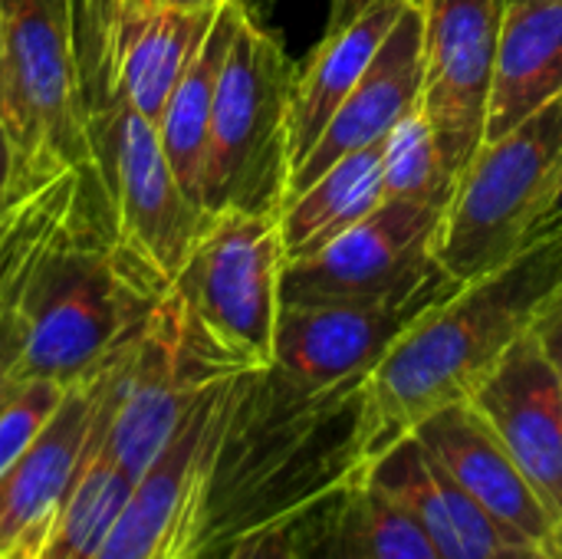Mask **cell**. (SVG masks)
I'll use <instances>...</instances> for the list:
<instances>
[{"instance_id":"cell-1","label":"cell","mask_w":562,"mask_h":559,"mask_svg":"<svg viewBox=\"0 0 562 559\" xmlns=\"http://www.w3.org/2000/svg\"><path fill=\"white\" fill-rule=\"evenodd\" d=\"M362 385L366 379L306 392L270 366L234 379L207 484L201 557L257 527L303 521L362 478L369 465Z\"/></svg>"},{"instance_id":"cell-2","label":"cell","mask_w":562,"mask_h":559,"mask_svg":"<svg viewBox=\"0 0 562 559\" xmlns=\"http://www.w3.org/2000/svg\"><path fill=\"white\" fill-rule=\"evenodd\" d=\"M560 290L562 234L550 231L425 310L366 376L369 461L431 415L471 402L497 362L537 329Z\"/></svg>"},{"instance_id":"cell-3","label":"cell","mask_w":562,"mask_h":559,"mask_svg":"<svg viewBox=\"0 0 562 559\" xmlns=\"http://www.w3.org/2000/svg\"><path fill=\"white\" fill-rule=\"evenodd\" d=\"M99 204L86 198L16 280V382L46 379L69 389L95 376L168 293L119 247L95 217H105Z\"/></svg>"},{"instance_id":"cell-4","label":"cell","mask_w":562,"mask_h":559,"mask_svg":"<svg viewBox=\"0 0 562 559\" xmlns=\"http://www.w3.org/2000/svg\"><path fill=\"white\" fill-rule=\"evenodd\" d=\"M562 185V96L501 138L481 142L441 214L435 257L454 283L507 264L537 241Z\"/></svg>"},{"instance_id":"cell-5","label":"cell","mask_w":562,"mask_h":559,"mask_svg":"<svg viewBox=\"0 0 562 559\" xmlns=\"http://www.w3.org/2000/svg\"><path fill=\"white\" fill-rule=\"evenodd\" d=\"M296 63L250 10L227 49L207 128L198 201L217 211H280L290 185V92Z\"/></svg>"},{"instance_id":"cell-6","label":"cell","mask_w":562,"mask_h":559,"mask_svg":"<svg viewBox=\"0 0 562 559\" xmlns=\"http://www.w3.org/2000/svg\"><path fill=\"white\" fill-rule=\"evenodd\" d=\"M0 119L33 178L82 171L95 181V132L63 0H0Z\"/></svg>"},{"instance_id":"cell-7","label":"cell","mask_w":562,"mask_h":559,"mask_svg":"<svg viewBox=\"0 0 562 559\" xmlns=\"http://www.w3.org/2000/svg\"><path fill=\"white\" fill-rule=\"evenodd\" d=\"M283 267L280 211H217L207 214L168 290L231 366L267 369L283 306Z\"/></svg>"},{"instance_id":"cell-8","label":"cell","mask_w":562,"mask_h":559,"mask_svg":"<svg viewBox=\"0 0 562 559\" xmlns=\"http://www.w3.org/2000/svg\"><path fill=\"white\" fill-rule=\"evenodd\" d=\"M95 181L105 224L119 247L155 280L171 287L207 211L181 188L158 138V125L115 99L95 125Z\"/></svg>"},{"instance_id":"cell-9","label":"cell","mask_w":562,"mask_h":559,"mask_svg":"<svg viewBox=\"0 0 562 559\" xmlns=\"http://www.w3.org/2000/svg\"><path fill=\"white\" fill-rule=\"evenodd\" d=\"M445 208L385 198L356 227L316 254L286 260L280 303H372L408 293L445 273L435 257V237Z\"/></svg>"},{"instance_id":"cell-10","label":"cell","mask_w":562,"mask_h":559,"mask_svg":"<svg viewBox=\"0 0 562 559\" xmlns=\"http://www.w3.org/2000/svg\"><path fill=\"white\" fill-rule=\"evenodd\" d=\"M237 376L217 382L194 405L171 445L135 481L95 559H201L207 484Z\"/></svg>"},{"instance_id":"cell-11","label":"cell","mask_w":562,"mask_h":559,"mask_svg":"<svg viewBox=\"0 0 562 559\" xmlns=\"http://www.w3.org/2000/svg\"><path fill=\"white\" fill-rule=\"evenodd\" d=\"M451 290H458V283L438 273L408 293L372 303L280 306L270 369L306 392L366 379L398 336Z\"/></svg>"},{"instance_id":"cell-12","label":"cell","mask_w":562,"mask_h":559,"mask_svg":"<svg viewBox=\"0 0 562 559\" xmlns=\"http://www.w3.org/2000/svg\"><path fill=\"white\" fill-rule=\"evenodd\" d=\"M425 92L422 109L458 168L484 142L491 82L510 0H422Z\"/></svg>"},{"instance_id":"cell-13","label":"cell","mask_w":562,"mask_h":559,"mask_svg":"<svg viewBox=\"0 0 562 559\" xmlns=\"http://www.w3.org/2000/svg\"><path fill=\"white\" fill-rule=\"evenodd\" d=\"M425 451L461 484V491L497 524L510 547H562V527L547 511L527 474L474 412L471 402L451 405L412 432Z\"/></svg>"},{"instance_id":"cell-14","label":"cell","mask_w":562,"mask_h":559,"mask_svg":"<svg viewBox=\"0 0 562 559\" xmlns=\"http://www.w3.org/2000/svg\"><path fill=\"white\" fill-rule=\"evenodd\" d=\"M471 405L562 527V385L537 329L497 362Z\"/></svg>"},{"instance_id":"cell-15","label":"cell","mask_w":562,"mask_h":559,"mask_svg":"<svg viewBox=\"0 0 562 559\" xmlns=\"http://www.w3.org/2000/svg\"><path fill=\"white\" fill-rule=\"evenodd\" d=\"M422 92H425L422 7L408 3V10L398 16V23L389 30L385 43L372 56L359 86L339 105V112L333 115L313 152L293 168L286 201L306 185H313L342 155L382 142L395 128V122H402L412 109L422 105Z\"/></svg>"},{"instance_id":"cell-16","label":"cell","mask_w":562,"mask_h":559,"mask_svg":"<svg viewBox=\"0 0 562 559\" xmlns=\"http://www.w3.org/2000/svg\"><path fill=\"white\" fill-rule=\"evenodd\" d=\"M99 372L66 389L49 425L0 478V557L43 540L49 521L72 491L95 432Z\"/></svg>"},{"instance_id":"cell-17","label":"cell","mask_w":562,"mask_h":559,"mask_svg":"<svg viewBox=\"0 0 562 559\" xmlns=\"http://www.w3.org/2000/svg\"><path fill=\"white\" fill-rule=\"evenodd\" d=\"M362 478L418 527L441 559H494L510 547L497 524L461 491V484L415 435L375 455Z\"/></svg>"},{"instance_id":"cell-18","label":"cell","mask_w":562,"mask_h":559,"mask_svg":"<svg viewBox=\"0 0 562 559\" xmlns=\"http://www.w3.org/2000/svg\"><path fill=\"white\" fill-rule=\"evenodd\" d=\"M412 0H375L346 26L323 33L310 63L296 69L290 92V175L313 152L339 105L366 76L372 56ZM290 188V185H286Z\"/></svg>"},{"instance_id":"cell-19","label":"cell","mask_w":562,"mask_h":559,"mask_svg":"<svg viewBox=\"0 0 562 559\" xmlns=\"http://www.w3.org/2000/svg\"><path fill=\"white\" fill-rule=\"evenodd\" d=\"M562 96V0H517L507 7L484 142L507 135Z\"/></svg>"},{"instance_id":"cell-20","label":"cell","mask_w":562,"mask_h":559,"mask_svg":"<svg viewBox=\"0 0 562 559\" xmlns=\"http://www.w3.org/2000/svg\"><path fill=\"white\" fill-rule=\"evenodd\" d=\"M217 7L184 10V7H158L155 13L119 30L115 46V76H112V102H128L138 115L158 125L178 79L191 66L201 49Z\"/></svg>"},{"instance_id":"cell-21","label":"cell","mask_w":562,"mask_h":559,"mask_svg":"<svg viewBox=\"0 0 562 559\" xmlns=\"http://www.w3.org/2000/svg\"><path fill=\"white\" fill-rule=\"evenodd\" d=\"M303 559H441L418 527L366 478L300 521Z\"/></svg>"},{"instance_id":"cell-22","label":"cell","mask_w":562,"mask_h":559,"mask_svg":"<svg viewBox=\"0 0 562 559\" xmlns=\"http://www.w3.org/2000/svg\"><path fill=\"white\" fill-rule=\"evenodd\" d=\"M382 152H385V138L342 155L313 185L296 191L280 208V234H283L286 260L316 254L319 247L356 227L362 217H369L389 198Z\"/></svg>"},{"instance_id":"cell-23","label":"cell","mask_w":562,"mask_h":559,"mask_svg":"<svg viewBox=\"0 0 562 559\" xmlns=\"http://www.w3.org/2000/svg\"><path fill=\"white\" fill-rule=\"evenodd\" d=\"M244 10H247L244 0L221 3L201 49L194 53L184 76L178 79V86L158 119V138L168 155V165L178 175L181 188L194 201L201 191V168H204V152H207L211 112H214V99H217V86H221V69H224L227 49L234 43Z\"/></svg>"},{"instance_id":"cell-24","label":"cell","mask_w":562,"mask_h":559,"mask_svg":"<svg viewBox=\"0 0 562 559\" xmlns=\"http://www.w3.org/2000/svg\"><path fill=\"white\" fill-rule=\"evenodd\" d=\"M135 478L119 471L99 451H89L72 491L49 521L36 559H95L109 530L115 527L125 501L132 497Z\"/></svg>"},{"instance_id":"cell-25","label":"cell","mask_w":562,"mask_h":559,"mask_svg":"<svg viewBox=\"0 0 562 559\" xmlns=\"http://www.w3.org/2000/svg\"><path fill=\"white\" fill-rule=\"evenodd\" d=\"M95 181L82 171H56L33 181L0 214V287L82 208Z\"/></svg>"},{"instance_id":"cell-26","label":"cell","mask_w":562,"mask_h":559,"mask_svg":"<svg viewBox=\"0 0 562 559\" xmlns=\"http://www.w3.org/2000/svg\"><path fill=\"white\" fill-rule=\"evenodd\" d=\"M385 194L402 201H422L448 208L458 188V168L451 165L441 132L418 105L385 135L382 152Z\"/></svg>"},{"instance_id":"cell-27","label":"cell","mask_w":562,"mask_h":559,"mask_svg":"<svg viewBox=\"0 0 562 559\" xmlns=\"http://www.w3.org/2000/svg\"><path fill=\"white\" fill-rule=\"evenodd\" d=\"M69 13L76 63L92 115V132L112 109V76L119 46V0H63Z\"/></svg>"},{"instance_id":"cell-28","label":"cell","mask_w":562,"mask_h":559,"mask_svg":"<svg viewBox=\"0 0 562 559\" xmlns=\"http://www.w3.org/2000/svg\"><path fill=\"white\" fill-rule=\"evenodd\" d=\"M66 399V385L46 379H20L0 402V478L23 458L40 438L56 409Z\"/></svg>"},{"instance_id":"cell-29","label":"cell","mask_w":562,"mask_h":559,"mask_svg":"<svg viewBox=\"0 0 562 559\" xmlns=\"http://www.w3.org/2000/svg\"><path fill=\"white\" fill-rule=\"evenodd\" d=\"M201 559H303L300 557V521L257 527Z\"/></svg>"},{"instance_id":"cell-30","label":"cell","mask_w":562,"mask_h":559,"mask_svg":"<svg viewBox=\"0 0 562 559\" xmlns=\"http://www.w3.org/2000/svg\"><path fill=\"white\" fill-rule=\"evenodd\" d=\"M36 257V254H33ZM30 257V260H33ZM26 260V264H30ZM26 264L0 287V402L16 385V356H20V326H16V280L26 270Z\"/></svg>"},{"instance_id":"cell-31","label":"cell","mask_w":562,"mask_h":559,"mask_svg":"<svg viewBox=\"0 0 562 559\" xmlns=\"http://www.w3.org/2000/svg\"><path fill=\"white\" fill-rule=\"evenodd\" d=\"M46 178H49V175H46ZM33 181H40V178H33V175L26 171L23 155H20V145H16V138H13L10 125L0 119V214H3V211L20 198V191L30 188Z\"/></svg>"},{"instance_id":"cell-32","label":"cell","mask_w":562,"mask_h":559,"mask_svg":"<svg viewBox=\"0 0 562 559\" xmlns=\"http://www.w3.org/2000/svg\"><path fill=\"white\" fill-rule=\"evenodd\" d=\"M537 336H540L543 353H547V359L553 362L557 379H560V385H562V290H560V297L547 306V313L540 316V323H537Z\"/></svg>"},{"instance_id":"cell-33","label":"cell","mask_w":562,"mask_h":559,"mask_svg":"<svg viewBox=\"0 0 562 559\" xmlns=\"http://www.w3.org/2000/svg\"><path fill=\"white\" fill-rule=\"evenodd\" d=\"M369 3H375V0H329V16H326V33H333V30H339V26H346L352 16H359ZM412 3H422V0H412Z\"/></svg>"},{"instance_id":"cell-34","label":"cell","mask_w":562,"mask_h":559,"mask_svg":"<svg viewBox=\"0 0 562 559\" xmlns=\"http://www.w3.org/2000/svg\"><path fill=\"white\" fill-rule=\"evenodd\" d=\"M494 559H562V547L547 550V547H507Z\"/></svg>"},{"instance_id":"cell-35","label":"cell","mask_w":562,"mask_h":559,"mask_svg":"<svg viewBox=\"0 0 562 559\" xmlns=\"http://www.w3.org/2000/svg\"><path fill=\"white\" fill-rule=\"evenodd\" d=\"M550 231H560L562 234V185L560 191H557V201H553L550 214H547V221L540 224V234H550ZM540 234H537V237H540Z\"/></svg>"},{"instance_id":"cell-36","label":"cell","mask_w":562,"mask_h":559,"mask_svg":"<svg viewBox=\"0 0 562 559\" xmlns=\"http://www.w3.org/2000/svg\"><path fill=\"white\" fill-rule=\"evenodd\" d=\"M168 7H184V10H201V7H217L224 0H165Z\"/></svg>"},{"instance_id":"cell-37","label":"cell","mask_w":562,"mask_h":559,"mask_svg":"<svg viewBox=\"0 0 562 559\" xmlns=\"http://www.w3.org/2000/svg\"><path fill=\"white\" fill-rule=\"evenodd\" d=\"M36 547H40V540H33V544H23V547L10 550L7 557H0V559H36Z\"/></svg>"},{"instance_id":"cell-38","label":"cell","mask_w":562,"mask_h":559,"mask_svg":"<svg viewBox=\"0 0 562 559\" xmlns=\"http://www.w3.org/2000/svg\"><path fill=\"white\" fill-rule=\"evenodd\" d=\"M510 3H517V0H510Z\"/></svg>"}]
</instances>
